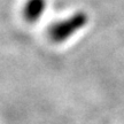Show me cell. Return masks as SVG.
Listing matches in <instances>:
<instances>
[{"instance_id":"cell-2","label":"cell","mask_w":124,"mask_h":124,"mask_svg":"<svg viewBox=\"0 0 124 124\" xmlns=\"http://www.w3.org/2000/svg\"><path fill=\"white\" fill-rule=\"evenodd\" d=\"M46 0H27L23 7V17L29 23H35L39 20L45 9H46Z\"/></svg>"},{"instance_id":"cell-1","label":"cell","mask_w":124,"mask_h":124,"mask_svg":"<svg viewBox=\"0 0 124 124\" xmlns=\"http://www.w3.org/2000/svg\"><path fill=\"white\" fill-rule=\"evenodd\" d=\"M87 22V14L84 12H76L69 17L54 22L47 30L48 38L55 44H61L82 30Z\"/></svg>"}]
</instances>
